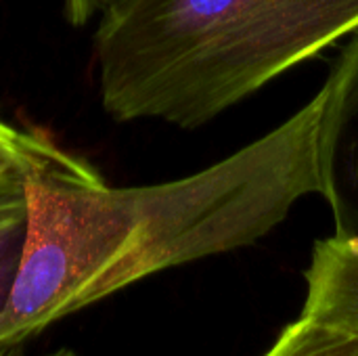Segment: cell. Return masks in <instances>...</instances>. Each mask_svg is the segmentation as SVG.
<instances>
[{
  "mask_svg": "<svg viewBox=\"0 0 358 356\" xmlns=\"http://www.w3.org/2000/svg\"><path fill=\"white\" fill-rule=\"evenodd\" d=\"M321 105L319 92L227 159L168 183L111 187L96 168L27 176L25 248L0 346H21L155 273L268 235L298 199L321 191Z\"/></svg>",
  "mask_w": 358,
  "mask_h": 356,
  "instance_id": "6da1fadb",
  "label": "cell"
},
{
  "mask_svg": "<svg viewBox=\"0 0 358 356\" xmlns=\"http://www.w3.org/2000/svg\"><path fill=\"white\" fill-rule=\"evenodd\" d=\"M99 17L105 111L189 130L358 31V0H113Z\"/></svg>",
  "mask_w": 358,
  "mask_h": 356,
  "instance_id": "7a4b0ae2",
  "label": "cell"
},
{
  "mask_svg": "<svg viewBox=\"0 0 358 356\" xmlns=\"http://www.w3.org/2000/svg\"><path fill=\"white\" fill-rule=\"evenodd\" d=\"M319 92V193L331 206L336 233L358 235V36L344 48Z\"/></svg>",
  "mask_w": 358,
  "mask_h": 356,
  "instance_id": "3957f363",
  "label": "cell"
},
{
  "mask_svg": "<svg viewBox=\"0 0 358 356\" xmlns=\"http://www.w3.org/2000/svg\"><path fill=\"white\" fill-rule=\"evenodd\" d=\"M304 317L358 332V235L317 241L306 271Z\"/></svg>",
  "mask_w": 358,
  "mask_h": 356,
  "instance_id": "277c9868",
  "label": "cell"
},
{
  "mask_svg": "<svg viewBox=\"0 0 358 356\" xmlns=\"http://www.w3.org/2000/svg\"><path fill=\"white\" fill-rule=\"evenodd\" d=\"M92 166L59 149L48 136L17 130L13 126L0 128V170H17L21 174L44 172H86Z\"/></svg>",
  "mask_w": 358,
  "mask_h": 356,
  "instance_id": "5b68a950",
  "label": "cell"
},
{
  "mask_svg": "<svg viewBox=\"0 0 358 356\" xmlns=\"http://www.w3.org/2000/svg\"><path fill=\"white\" fill-rule=\"evenodd\" d=\"M264 356H358V332L300 315Z\"/></svg>",
  "mask_w": 358,
  "mask_h": 356,
  "instance_id": "8992f818",
  "label": "cell"
},
{
  "mask_svg": "<svg viewBox=\"0 0 358 356\" xmlns=\"http://www.w3.org/2000/svg\"><path fill=\"white\" fill-rule=\"evenodd\" d=\"M25 233H27V208L8 216L0 222V315L6 311L25 248Z\"/></svg>",
  "mask_w": 358,
  "mask_h": 356,
  "instance_id": "52a82bcc",
  "label": "cell"
},
{
  "mask_svg": "<svg viewBox=\"0 0 358 356\" xmlns=\"http://www.w3.org/2000/svg\"><path fill=\"white\" fill-rule=\"evenodd\" d=\"M25 208V174L17 170H0V222Z\"/></svg>",
  "mask_w": 358,
  "mask_h": 356,
  "instance_id": "ba28073f",
  "label": "cell"
},
{
  "mask_svg": "<svg viewBox=\"0 0 358 356\" xmlns=\"http://www.w3.org/2000/svg\"><path fill=\"white\" fill-rule=\"evenodd\" d=\"M113 0H65V15L71 25H86L101 15Z\"/></svg>",
  "mask_w": 358,
  "mask_h": 356,
  "instance_id": "9c48e42d",
  "label": "cell"
},
{
  "mask_svg": "<svg viewBox=\"0 0 358 356\" xmlns=\"http://www.w3.org/2000/svg\"><path fill=\"white\" fill-rule=\"evenodd\" d=\"M0 356H23V348H21V346H0ZM44 356H80V355H76L73 350L61 348V350H55V353L44 355Z\"/></svg>",
  "mask_w": 358,
  "mask_h": 356,
  "instance_id": "30bf717a",
  "label": "cell"
},
{
  "mask_svg": "<svg viewBox=\"0 0 358 356\" xmlns=\"http://www.w3.org/2000/svg\"><path fill=\"white\" fill-rule=\"evenodd\" d=\"M4 126H6V124H4V122H2V120H0V128H4Z\"/></svg>",
  "mask_w": 358,
  "mask_h": 356,
  "instance_id": "8fae6325",
  "label": "cell"
}]
</instances>
